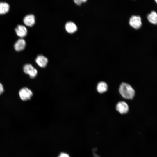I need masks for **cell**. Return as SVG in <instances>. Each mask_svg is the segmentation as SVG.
I'll list each match as a JSON object with an SVG mask.
<instances>
[{
    "label": "cell",
    "mask_w": 157,
    "mask_h": 157,
    "mask_svg": "<svg viewBox=\"0 0 157 157\" xmlns=\"http://www.w3.org/2000/svg\"><path fill=\"white\" fill-rule=\"evenodd\" d=\"M9 5L6 2H0V14H3L8 12L9 10Z\"/></svg>",
    "instance_id": "4fadbf2b"
},
{
    "label": "cell",
    "mask_w": 157,
    "mask_h": 157,
    "mask_svg": "<svg viewBox=\"0 0 157 157\" xmlns=\"http://www.w3.org/2000/svg\"><path fill=\"white\" fill-rule=\"evenodd\" d=\"M23 22L25 25L31 27L35 23V16L33 14H29L26 16L23 19Z\"/></svg>",
    "instance_id": "9c48e42d"
},
{
    "label": "cell",
    "mask_w": 157,
    "mask_h": 157,
    "mask_svg": "<svg viewBox=\"0 0 157 157\" xmlns=\"http://www.w3.org/2000/svg\"><path fill=\"white\" fill-rule=\"evenodd\" d=\"M119 92L123 97L128 99H132L135 94V90L132 86L125 82H123L120 84Z\"/></svg>",
    "instance_id": "6da1fadb"
},
{
    "label": "cell",
    "mask_w": 157,
    "mask_h": 157,
    "mask_svg": "<svg viewBox=\"0 0 157 157\" xmlns=\"http://www.w3.org/2000/svg\"><path fill=\"white\" fill-rule=\"evenodd\" d=\"M23 71L25 74H28L31 78H35L38 73L37 69L30 64H27L24 65Z\"/></svg>",
    "instance_id": "3957f363"
},
{
    "label": "cell",
    "mask_w": 157,
    "mask_h": 157,
    "mask_svg": "<svg viewBox=\"0 0 157 157\" xmlns=\"http://www.w3.org/2000/svg\"><path fill=\"white\" fill-rule=\"evenodd\" d=\"M149 21L154 24H157V13L154 11H152L147 16Z\"/></svg>",
    "instance_id": "7c38bea8"
},
{
    "label": "cell",
    "mask_w": 157,
    "mask_h": 157,
    "mask_svg": "<svg viewBox=\"0 0 157 157\" xmlns=\"http://www.w3.org/2000/svg\"><path fill=\"white\" fill-rule=\"evenodd\" d=\"M87 1L86 0H75L74 1L75 3L78 5H80L82 3L85 2Z\"/></svg>",
    "instance_id": "9a60e30c"
},
{
    "label": "cell",
    "mask_w": 157,
    "mask_h": 157,
    "mask_svg": "<svg viewBox=\"0 0 157 157\" xmlns=\"http://www.w3.org/2000/svg\"><path fill=\"white\" fill-rule=\"evenodd\" d=\"M108 88L107 84L103 81L99 82L97 86V90L100 93H103L106 92Z\"/></svg>",
    "instance_id": "8fae6325"
},
{
    "label": "cell",
    "mask_w": 157,
    "mask_h": 157,
    "mask_svg": "<svg viewBox=\"0 0 157 157\" xmlns=\"http://www.w3.org/2000/svg\"><path fill=\"white\" fill-rule=\"evenodd\" d=\"M116 109L121 114H125L129 111V107L128 104L126 102L120 101L117 104Z\"/></svg>",
    "instance_id": "5b68a950"
},
{
    "label": "cell",
    "mask_w": 157,
    "mask_h": 157,
    "mask_svg": "<svg viewBox=\"0 0 157 157\" xmlns=\"http://www.w3.org/2000/svg\"><path fill=\"white\" fill-rule=\"evenodd\" d=\"M155 1L156 2V3H157V0H155Z\"/></svg>",
    "instance_id": "e0dca14e"
},
{
    "label": "cell",
    "mask_w": 157,
    "mask_h": 157,
    "mask_svg": "<svg viewBox=\"0 0 157 157\" xmlns=\"http://www.w3.org/2000/svg\"><path fill=\"white\" fill-rule=\"evenodd\" d=\"M15 31L17 35L21 38L26 36L27 34V29L23 25H18L15 28Z\"/></svg>",
    "instance_id": "8992f818"
},
{
    "label": "cell",
    "mask_w": 157,
    "mask_h": 157,
    "mask_svg": "<svg viewBox=\"0 0 157 157\" xmlns=\"http://www.w3.org/2000/svg\"><path fill=\"white\" fill-rule=\"evenodd\" d=\"M4 91V89L2 85L0 83V95L2 94Z\"/></svg>",
    "instance_id": "2e32d148"
},
{
    "label": "cell",
    "mask_w": 157,
    "mask_h": 157,
    "mask_svg": "<svg viewBox=\"0 0 157 157\" xmlns=\"http://www.w3.org/2000/svg\"><path fill=\"white\" fill-rule=\"evenodd\" d=\"M35 61L37 64L40 67L42 68L45 67L48 62L47 58L42 55H38Z\"/></svg>",
    "instance_id": "52a82bcc"
},
{
    "label": "cell",
    "mask_w": 157,
    "mask_h": 157,
    "mask_svg": "<svg viewBox=\"0 0 157 157\" xmlns=\"http://www.w3.org/2000/svg\"><path fill=\"white\" fill-rule=\"evenodd\" d=\"M58 157H70V156L69 155L66 153L61 152L60 154Z\"/></svg>",
    "instance_id": "5bb4252c"
},
{
    "label": "cell",
    "mask_w": 157,
    "mask_h": 157,
    "mask_svg": "<svg viewBox=\"0 0 157 157\" xmlns=\"http://www.w3.org/2000/svg\"><path fill=\"white\" fill-rule=\"evenodd\" d=\"M65 28L67 32L69 33H73L77 30V27L75 24L73 22H67L65 25Z\"/></svg>",
    "instance_id": "30bf717a"
},
{
    "label": "cell",
    "mask_w": 157,
    "mask_h": 157,
    "mask_svg": "<svg viewBox=\"0 0 157 157\" xmlns=\"http://www.w3.org/2000/svg\"><path fill=\"white\" fill-rule=\"evenodd\" d=\"M26 45V42L23 38L18 39L15 43L14 47L15 50L17 51H19L24 50Z\"/></svg>",
    "instance_id": "ba28073f"
},
{
    "label": "cell",
    "mask_w": 157,
    "mask_h": 157,
    "mask_svg": "<svg viewBox=\"0 0 157 157\" xmlns=\"http://www.w3.org/2000/svg\"><path fill=\"white\" fill-rule=\"evenodd\" d=\"M19 95L21 99L25 101L30 100L33 95L32 91L26 87L21 88L19 91Z\"/></svg>",
    "instance_id": "7a4b0ae2"
},
{
    "label": "cell",
    "mask_w": 157,
    "mask_h": 157,
    "mask_svg": "<svg viewBox=\"0 0 157 157\" xmlns=\"http://www.w3.org/2000/svg\"><path fill=\"white\" fill-rule=\"evenodd\" d=\"M129 24L133 28L138 29L140 28L142 25L141 18L139 16H133L130 19Z\"/></svg>",
    "instance_id": "277c9868"
}]
</instances>
